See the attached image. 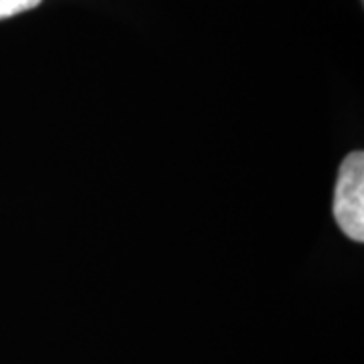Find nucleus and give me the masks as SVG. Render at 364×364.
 <instances>
[{"label": "nucleus", "mask_w": 364, "mask_h": 364, "mask_svg": "<svg viewBox=\"0 0 364 364\" xmlns=\"http://www.w3.org/2000/svg\"><path fill=\"white\" fill-rule=\"evenodd\" d=\"M334 219L348 239L364 241V154L350 152L338 170L334 188Z\"/></svg>", "instance_id": "nucleus-1"}, {"label": "nucleus", "mask_w": 364, "mask_h": 364, "mask_svg": "<svg viewBox=\"0 0 364 364\" xmlns=\"http://www.w3.org/2000/svg\"><path fill=\"white\" fill-rule=\"evenodd\" d=\"M43 0H0V21L11 18L16 14L26 13L35 6H39Z\"/></svg>", "instance_id": "nucleus-2"}]
</instances>
